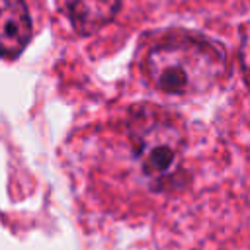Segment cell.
<instances>
[{
    "mask_svg": "<svg viewBox=\"0 0 250 250\" xmlns=\"http://www.w3.org/2000/svg\"><path fill=\"white\" fill-rule=\"evenodd\" d=\"M127 137L135 160L156 191L186 184L184 154L188 135L182 119L166 107L141 104L127 115Z\"/></svg>",
    "mask_w": 250,
    "mask_h": 250,
    "instance_id": "7a4b0ae2",
    "label": "cell"
},
{
    "mask_svg": "<svg viewBox=\"0 0 250 250\" xmlns=\"http://www.w3.org/2000/svg\"><path fill=\"white\" fill-rule=\"evenodd\" d=\"M33 33L31 16L23 0H0V57L16 59Z\"/></svg>",
    "mask_w": 250,
    "mask_h": 250,
    "instance_id": "3957f363",
    "label": "cell"
},
{
    "mask_svg": "<svg viewBox=\"0 0 250 250\" xmlns=\"http://www.w3.org/2000/svg\"><path fill=\"white\" fill-rule=\"evenodd\" d=\"M59 4L76 33L92 35L115 18L121 0H59Z\"/></svg>",
    "mask_w": 250,
    "mask_h": 250,
    "instance_id": "277c9868",
    "label": "cell"
},
{
    "mask_svg": "<svg viewBox=\"0 0 250 250\" xmlns=\"http://www.w3.org/2000/svg\"><path fill=\"white\" fill-rule=\"evenodd\" d=\"M238 62L242 70V78L250 88V21H246L240 29V47H238Z\"/></svg>",
    "mask_w": 250,
    "mask_h": 250,
    "instance_id": "5b68a950",
    "label": "cell"
},
{
    "mask_svg": "<svg viewBox=\"0 0 250 250\" xmlns=\"http://www.w3.org/2000/svg\"><path fill=\"white\" fill-rule=\"evenodd\" d=\"M229 70L223 45L186 31H174L148 47L143 59L146 82L176 98L201 96L219 86Z\"/></svg>",
    "mask_w": 250,
    "mask_h": 250,
    "instance_id": "6da1fadb",
    "label": "cell"
}]
</instances>
